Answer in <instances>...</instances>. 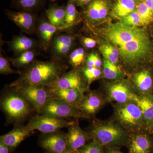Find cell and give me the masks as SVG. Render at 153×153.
<instances>
[{"label":"cell","mask_w":153,"mask_h":153,"mask_svg":"<svg viewBox=\"0 0 153 153\" xmlns=\"http://www.w3.org/2000/svg\"><path fill=\"white\" fill-rule=\"evenodd\" d=\"M0 107L5 117L6 125H24L37 114L30 102L10 86L1 93Z\"/></svg>","instance_id":"6da1fadb"},{"label":"cell","mask_w":153,"mask_h":153,"mask_svg":"<svg viewBox=\"0 0 153 153\" xmlns=\"http://www.w3.org/2000/svg\"><path fill=\"white\" fill-rule=\"evenodd\" d=\"M66 69L65 66L56 61H38L25 68L19 78L9 86L32 85L47 87L65 73Z\"/></svg>","instance_id":"7a4b0ae2"},{"label":"cell","mask_w":153,"mask_h":153,"mask_svg":"<svg viewBox=\"0 0 153 153\" xmlns=\"http://www.w3.org/2000/svg\"><path fill=\"white\" fill-rule=\"evenodd\" d=\"M88 132L92 140L97 142L104 147H115L126 143L128 140L126 132L114 124L95 122Z\"/></svg>","instance_id":"3957f363"},{"label":"cell","mask_w":153,"mask_h":153,"mask_svg":"<svg viewBox=\"0 0 153 153\" xmlns=\"http://www.w3.org/2000/svg\"><path fill=\"white\" fill-rule=\"evenodd\" d=\"M120 56L125 63L134 65L149 57L152 48L147 35L134 39L117 47Z\"/></svg>","instance_id":"277c9868"},{"label":"cell","mask_w":153,"mask_h":153,"mask_svg":"<svg viewBox=\"0 0 153 153\" xmlns=\"http://www.w3.org/2000/svg\"><path fill=\"white\" fill-rule=\"evenodd\" d=\"M103 34L105 38L117 48L147 35L140 28L126 26L121 22L107 27L103 30Z\"/></svg>","instance_id":"5b68a950"},{"label":"cell","mask_w":153,"mask_h":153,"mask_svg":"<svg viewBox=\"0 0 153 153\" xmlns=\"http://www.w3.org/2000/svg\"><path fill=\"white\" fill-rule=\"evenodd\" d=\"M40 114L59 119L89 118L81 112L77 107L52 98L47 101Z\"/></svg>","instance_id":"8992f818"},{"label":"cell","mask_w":153,"mask_h":153,"mask_svg":"<svg viewBox=\"0 0 153 153\" xmlns=\"http://www.w3.org/2000/svg\"><path fill=\"white\" fill-rule=\"evenodd\" d=\"M74 122L36 114L29 120L26 125L33 131L37 130L41 133H50L59 131L64 128H68Z\"/></svg>","instance_id":"52a82bcc"},{"label":"cell","mask_w":153,"mask_h":153,"mask_svg":"<svg viewBox=\"0 0 153 153\" xmlns=\"http://www.w3.org/2000/svg\"><path fill=\"white\" fill-rule=\"evenodd\" d=\"M11 87L16 89L27 100L38 114H40L50 98L49 89L46 86L25 85Z\"/></svg>","instance_id":"ba28073f"},{"label":"cell","mask_w":153,"mask_h":153,"mask_svg":"<svg viewBox=\"0 0 153 153\" xmlns=\"http://www.w3.org/2000/svg\"><path fill=\"white\" fill-rule=\"evenodd\" d=\"M38 144L47 153H63L67 148L66 133L59 131L41 133Z\"/></svg>","instance_id":"9c48e42d"},{"label":"cell","mask_w":153,"mask_h":153,"mask_svg":"<svg viewBox=\"0 0 153 153\" xmlns=\"http://www.w3.org/2000/svg\"><path fill=\"white\" fill-rule=\"evenodd\" d=\"M49 88L74 89L85 92L88 85L78 70L73 69L63 73L54 82L47 86Z\"/></svg>","instance_id":"30bf717a"},{"label":"cell","mask_w":153,"mask_h":153,"mask_svg":"<svg viewBox=\"0 0 153 153\" xmlns=\"http://www.w3.org/2000/svg\"><path fill=\"white\" fill-rule=\"evenodd\" d=\"M117 116L123 124L129 127L139 126L144 119L141 110L134 101L123 103L118 108Z\"/></svg>","instance_id":"8fae6325"},{"label":"cell","mask_w":153,"mask_h":153,"mask_svg":"<svg viewBox=\"0 0 153 153\" xmlns=\"http://www.w3.org/2000/svg\"><path fill=\"white\" fill-rule=\"evenodd\" d=\"M111 7L110 0H92L83 12L84 18L91 24H97L106 18Z\"/></svg>","instance_id":"7c38bea8"},{"label":"cell","mask_w":153,"mask_h":153,"mask_svg":"<svg viewBox=\"0 0 153 153\" xmlns=\"http://www.w3.org/2000/svg\"><path fill=\"white\" fill-rule=\"evenodd\" d=\"M34 131L27 125L15 126L11 131L1 136L0 142L7 146L12 153L22 142L32 135Z\"/></svg>","instance_id":"4fadbf2b"},{"label":"cell","mask_w":153,"mask_h":153,"mask_svg":"<svg viewBox=\"0 0 153 153\" xmlns=\"http://www.w3.org/2000/svg\"><path fill=\"white\" fill-rule=\"evenodd\" d=\"M68 128L66 133L68 149L76 152L92 140L88 132L79 126L78 121H74Z\"/></svg>","instance_id":"5bb4252c"},{"label":"cell","mask_w":153,"mask_h":153,"mask_svg":"<svg viewBox=\"0 0 153 153\" xmlns=\"http://www.w3.org/2000/svg\"><path fill=\"white\" fill-rule=\"evenodd\" d=\"M48 88L50 98L60 100L77 107L84 96V92L76 89Z\"/></svg>","instance_id":"9a60e30c"},{"label":"cell","mask_w":153,"mask_h":153,"mask_svg":"<svg viewBox=\"0 0 153 153\" xmlns=\"http://www.w3.org/2000/svg\"><path fill=\"white\" fill-rule=\"evenodd\" d=\"M7 14L9 19L23 32L30 34L35 31L36 17L30 12L8 11Z\"/></svg>","instance_id":"2e32d148"},{"label":"cell","mask_w":153,"mask_h":153,"mask_svg":"<svg viewBox=\"0 0 153 153\" xmlns=\"http://www.w3.org/2000/svg\"><path fill=\"white\" fill-rule=\"evenodd\" d=\"M108 94L111 100L123 104L134 101L137 96L130 87L124 82L111 84L108 89Z\"/></svg>","instance_id":"e0dca14e"},{"label":"cell","mask_w":153,"mask_h":153,"mask_svg":"<svg viewBox=\"0 0 153 153\" xmlns=\"http://www.w3.org/2000/svg\"><path fill=\"white\" fill-rule=\"evenodd\" d=\"M103 103L101 96L94 91H89L86 95L84 94L78 108L81 112L90 117L99 110Z\"/></svg>","instance_id":"ac0fdd59"},{"label":"cell","mask_w":153,"mask_h":153,"mask_svg":"<svg viewBox=\"0 0 153 153\" xmlns=\"http://www.w3.org/2000/svg\"><path fill=\"white\" fill-rule=\"evenodd\" d=\"M128 140L129 153H149L152 150V141L146 135L137 134Z\"/></svg>","instance_id":"d6986e66"},{"label":"cell","mask_w":153,"mask_h":153,"mask_svg":"<svg viewBox=\"0 0 153 153\" xmlns=\"http://www.w3.org/2000/svg\"><path fill=\"white\" fill-rule=\"evenodd\" d=\"M138 3V0H117L111 8V16L121 21L135 10Z\"/></svg>","instance_id":"ffe728a7"},{"label":"cell","mask_w":153,"mask_h":153,"mask_svg":"<svg viewBox=\"0 0 153 153\" xmlns=\"http://www.w3.org/2000/svg\"><path fill=\"white\" fill-rule=\"evenodd\" d=\"M61 30L62 28L55 27L49 22L43 21L41 22L38 26V31L44 49H47L49 47L55 33L58 30Z\"/></svg>","instance_id":"44dd1931"},{"label":"cell","mask_w":153,"mask_h":153,"mask_svg":"<svg viewBox=\"0 0 153 153\" xmlns=\"http://www.w3.org/2000/svg\"><path fill=\"white\" fill-rule=\"evenodd\" d=\"M48 22L53 26L64 29L63 27L66 15V7L51 6L46 11Z\"/></svg>","instance_id":"7402d4cb"},{"label":"cell","mask_w":153,"mask_h":153,"mask_svg":"<svg viewBox=\"0 0 153 153\" xmlns=\"http://www.w3.org/2000/svg\"><path fill=\"white\" fill-rule=\"evenodd\" d=\"M72 37L68 35H61L55 38L53 43L54 52L59 56H66L73 45Z\"/></svg>","instance_id":"603a6c76"},{"label":"cell","mask_w":153,"mask_h":153,"mask_svg":"<svg viewBox=\"0 0 153 153\" xmlns=\"http://www.w3.org/2000/svg\"><path fill=\"white\" fill-rule=\"evenodd\" d=\"M35 45L33 39L24 36L14 37L10 43V47L13 51L20 54L33 49Z\"/></svg>","instance_id":"cb8c5ba5"},{"label":"cell","mask_w":153,"mask_h":153,"mask_svg":"<svg viewBox=\"0 0 153 153\" xmlns=\"http://www.w3.org/2000/svg\"><path fill=\"white\" fill-rule=\"evenodd\" d=\"M134 81L137 88L141 92L149 91L152 85V79L150 73L147 70H143L135 74Z\"/></svg>","instance_id":"d4e9b609"},{"label":"cell","mask_w":153,"mask_h":153,"mask_svg":"<svg viewBox=\"0 0 153 153\" xmlns=\"http://www.w3.org/2000/svg\"><path fill=\"white\" fill-rule=\"evenodd\" d=\"M134 102L139 106L144 120L150 121L153 119V99L148 97H139L136 96Z\"/></svg>","instance_id":"484cf974"},{"label":"cell","mask_w":153,"mask_h":153,"mask_svg":"<svg viewBox=\"0 0 153 153\" xmlns=\"http://www.w3.org/2000/svg\"><path fill=\"white\" fill-rule=\"evenodd\" d=\"M36 55L35 51L33 49H30L23 52L16 58L11 59V62L17 68H26L32 64Z\"/></svg>","instance_id":"4316f807"},{"label":"cell","mask_w":153,"mask_h":153,"mask_svg":"<svg viewBox=\"0 0 153 153\" xmlns=\"http://www.w3.org/2000/svg\"><path fill=\"white\" fill-rule=\"evenodd\" d=\"M79 13L76 8L75 4L71 0H68L66 7V15L64 20V29L70 27L78 21Z\"/></svg>","instance_id":"83f0119b"},{"label":"cell","mask_w":153,"mask_h":153,"mask_svg":"<svg viewBox=\"0 0 153 153\" xmlns=\"http://www.w3.org/2000/svg\"><path fill=\"white\" fill-rule=\"evenodd\" d=\"M99 49L105 59L114 64H117L120 56L119 52L117 47L109 43H106L101 44Z\"/></svg>","instance_id":"f1b7e54d"},{"label":"cell","mask_w":153,"mask_h":153,"mask_svg":"<svg viewBox=\"0 0 153 153\" xmlns=\"http://www.w3.org/2000/svg\"><path fill=\"white\" fill-rule=\"evenodd\" d=\"M103 74L108 79H117L123 76L122 71L116 64L104 58L103 63Z\"/></svg>","instance_id":"f546056e"},{"label":"cell","mask_w":153,"mask_h":153,"mask_svg":"<svg viewBox=\"0 0 153 153\" xmlns=\"http://www.w3.org/2000/svg\"><path fill=\"white\" fill-rule=\"evenodd\" d=\"M43 0H14L16 7L24 11H31L36 10L41 6Z\"/></svg>","instance_id":"4dcf8cb0"},{"label":"cell","mask_w":153,"mask_h":153,"mask_svg":"<svg viewBox=\"0 0 153 153\" xmlns=\"http://www.w3.org/2000/svg\"><path fill=\"white\" fill-rule=\"evenodd\" d=\"M121 22L126 26L135 27L146 25L144 21L136 10L123 18Z\"/></svg>","instance_id":"1f68e13d"},{"label":"cell","mask_w":153,"mask_h":153,"mask_svg":"<svg viewBox=\"0 0 153 153\" xmlns=\"http://www.w3.org/2000/svg\"><path fill=\"white\" fill-rule=\"evenodd\" d=\"M136 10L142 18L146 25L153 22V12L147 5L144 0L138 2Z\"/></svg>","instance_id":"d6a6232c"},{"label":"cell","mask_w":153,"mask_h":153,"mask_svg":"<svg viewBox=\"0 0 153 153\" xmlns=\"http://www.w3.org/2000/svg\"><path fill=\"white\" fill-rule=\"evenodd\" d=\"M82 73L89 86L91 82L101 76L102 71L99 68L86 66L82 68Z\"/></svg>","instance_id":"836d02e7"},{"label":"cell","mask_w":153,"mask_h":153,"mask_svg":"<svg viewBox=\"0 0 153 153\" xmlns=\"http://www.w3.org/2000/svg\"><path fill=\"white\" fill-rule=\"evenodd\" d=\"M76 153H105L104 147L94 140H91L84 146L76 152Z\"/></svg>","instance_id":"e575fe53"},{"label":"cell","mask_w":153,"mask_h":153,"mask_svg":"<svg viewBox=\"0 0 153 153\" xmlns=\"http://www.w3.org/2000/svg\"><path fill=\"white\" fill-rule=\"evenodd\" d=\"M85 57V52L82 48L75 49L70 55L69 61L74 67H78L82 64Z\"/></svg>","instance_id":"d590c367"},{"label":"cell","mask_w":153,"mask_h":153,"mask_svg":"<svg viewBox=\"0 0 153 153\" xmlns=\"http://www.w3.org/2000/svg\"><path fill=\"white\" fill-rule=\"evenodd\" d=\"M22 72L19 71H16L11 68L10 61L7 58L3 56L1 54L0 57V73L2 74H22Z\"/></svg>","instance_id":"8d00e7d4"},{"label":"cell","mask_w":153,"mask_h":153,"mask_svg":"<svg viewBox=\"0 0 153 153\" xmlns=\"http://www.w3.org/2000/svg\"><path fill=\"white\" fill-rule=\"evenodd\" d=\"M86 66L95 67L100 68L102 65V62L97 54H91L88 57L86 61Z\"/></svg>","instance_id":"74e56055"},{"label":"cell","mask_w":153,"mask_h":153,"mask_svg":"<svg viewBox=\"0 0 153 153\" xmlns=\"http://www.w3.org/2000/svg\"><path fill=\"white\" fill-rule=\"evenodd\" d=\"M82 41L85 47L88 49L93 48L96 45V42L95 40L91 38L83 37L82 38Z\"/></svg>","instance_id":"f35d334b"},{"label":"cell","mask_w":153,"mask_h":153,"mask_svg":"<svg viewBox=\"0 0 153 153\" xmlns=\"http://www.w3.org/2000/svg\"><path fill=\"white\" fill-rule=\"evenodd\" d=\"M75 5L82 7L87 5L92 1V0H71Z\"/></svg>","instance_id":"ab89813d"},{"label":"cell","mask_w":153,"mask_h":153,"mask_svg":"<svg viewBox=\"0 0 153 153\" xmlns=\"http://www.w3.org/2000/svg\"><path fill=\"white\" fill-rule=\"evenodd\" d=\"M105 153H123L114 147H106Z\"/></svg>","instance_id":"60d3db41"},{"label":"cell","mask_w":153,"mask_h":153,"mask_svg":"<svg viewBox=\"0 0 153 153\" xmlns=\"http://www.w3.org/2000/svg\"><path fill=\"white\" fill-rule=\"evenodd\" d=\"M0 153H10L7 147L1 142H0Z\"/></svg>","instance_id":"b9f144b4"},{"label":"cell","mask_w":153,"mask_h":153,"mask_svg":"<svg viewBox=\"0 0 153 153\" xmlns=\"http://www.w3.org/2000/svg\"><path fill=\"white\" fill-rule=\"evenodd\" d=\"M149 7L153 12V0H144Z\"/></svg>","instance_id":"7bdbcfd3"},{"label":"cell","mask_w":153,"mask_h":153,"mask_svg":"<svg viewBox=\"0 0 153 153\" xmlns=\"http://www.w3.org/2000/svg\"><path fill=\"white\" fill-rule=\"evenodd\" d=\"M63 153H76V152L74 151L70 150L67 149Z\"/></svg>","instance_id":"ee69618b"},{"label":"cell","mask_w":153,"mask_h":153,"mask_svg":"<svg viewBox=\"0 0 153 153\" xmlns=\"http://www.w3.org/2000/svg\"><path fill=\"white\" fill-rule=\"evenodd\" d=\"M152 126L153 128V119L152 120Z\"/></svg>","instance_id":"f6af8a7d"},{"label":"cell","mask_w":153,"mask_h":153,"mask_svg":"<svg viewBox=\"0 0 153 153\" xmlns=\"http://www.w3.org/2000/svg\"><path fill=\"white\" fill-rule=\"evenodd\" d=\"M52 1H55V0H52Z\"/></svg>","instance_id":"bcb514c9"},{"label":"cell","mask_w":153,"mask_h":153,"mask_svg":"<svg viewBox=\"0 0 153 153\" xmlns=\"http://www.w3.org/2000/svg\"><path fill=\"white\" fill-rule=\"evenodd\" d=\"M45 153H46V152H45Z\"/></svg>","instance_id":"7dc6e473"}]
</instances>
